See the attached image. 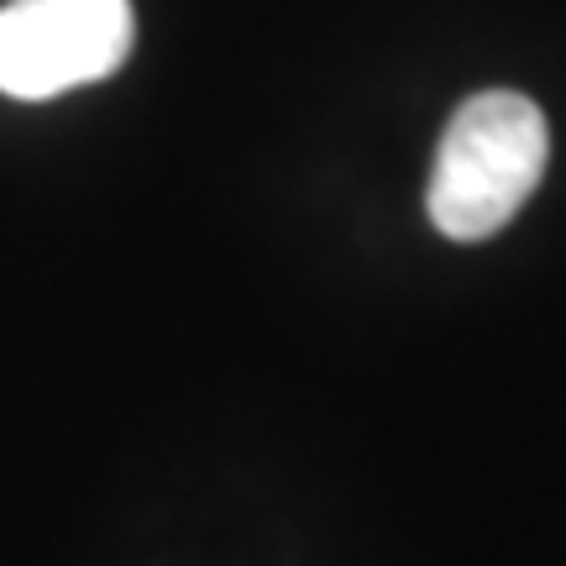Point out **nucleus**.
I'll use <instances>...</instances> for the list:
<instances>
[{"label": "nucleus", "instance_id": "f257e3e1", "mask_svg": "<svg viewBox=\"0 0 566 566\" xmlns=\"http://www.w3.org/2000/svg\"><path fill=\"white\" fill-rule=\"evenodd\" d=\"M551 132L541 105L520 90H483L446 126L424 210L451 242H483L520 216L546 174Z\"/></svg>", "mask_w": 566, "mask_h": 566}, {"label": "nucleus", "instance_id": "f03ea898", "mask_svg": "<svg viewBox=\"0 0 566 566\" xmlns=\"http://www.w3.org/2000/svg\"><path fill=\"white\" fill-rule=\"evenodd\" d=\"M137 42L132 0H11L0 6V95L53 101L111 80Z\"/></svg>", "mask_w": 566, "mask_h": 566}]
</instances>
